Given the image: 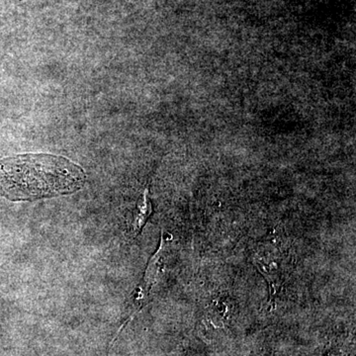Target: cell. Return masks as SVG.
I'll list each match as a JSON object with an SVG mask.
<instances>
[{"mask_svg": "<svg viewBox=\"0 0 356 356\" xmlns=\"http://www.w3.org/2000/svg\"><path fill=\"white\" fill-rule=\"evenodd\" d=\"M86 173L65 157L22 155L0 161V195L32 201L68 195L83 187Z\"/></svg>", "mask_w": 356, "mask_h": 356, "instance_id": "obj_1", "label": "cell"}, {"mask_svg": "<svg viewBox=\"0 0 356 356\" xmlns=\"http://www.w3.org/2000/svg\"><path fill=\"white\" fill-rule=\"evenodd\" d=\"M152 213V203H150V198H148V190L146 189L145 192L143 194V197H141L140 202H139L136 216H135L134 219L133 233L135 236H138L140 234Z\"/></svg>", "mask_w": 356, "mask_h": 356, "instance_id": "obj_2", "label": "cell"}]
</instances>
